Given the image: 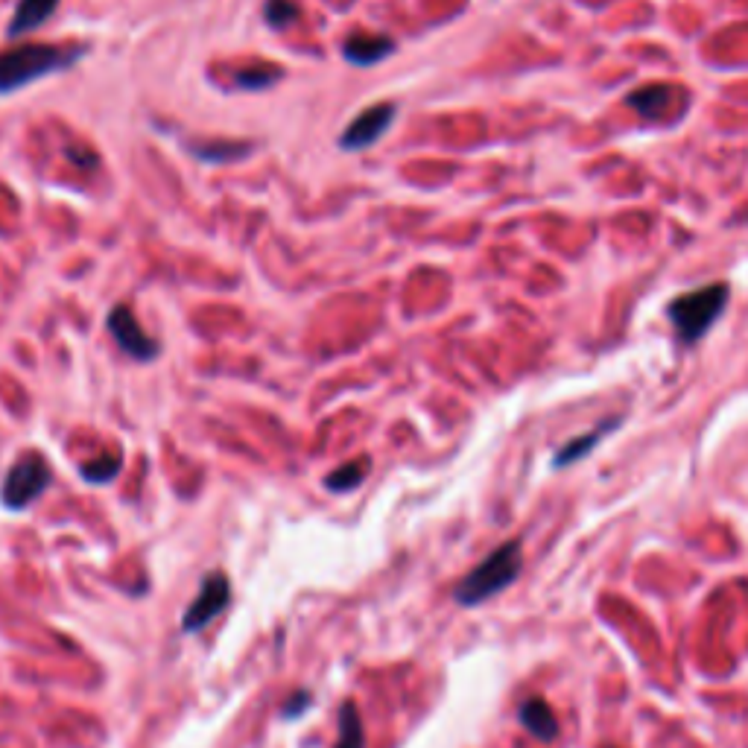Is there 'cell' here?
Instances as JSON below:
<instances>
[{"instance_id":"13","label":"cell","mask_w":748,"mask_h":748,"mask_svg":"<svg viewBox=\"0 0 748 748\" xmlns=\"http://www.w3.org/2000/svg\"><path fill=\"white\" fill-rule=\"evenodd\" d=\"M366 746V734H363V722L360 713L351 702H345L339 708V740L337 748H363Z\"/></svg>"},{"instance_id":"18","label":"cell","mask_w":748,"mask_h":748,"mask_svg":"<svg viewBox=\"0 0 748 748\" xmlns=\"http://www.w3.org/2000/svg\"><path fill=\"white\" fill-rule=\"evenodd\" d=\"M602 430L605 427H599L594 433H588V436H579V439H573L570 445L564 450H559V456H556V465H570V462H576L579 456H585L588 450L594 448L599 442V436H602Z\"/></svg>"},{"instance_id":"11","label":"cell","mask_w":748,"mask_h":748,"mask_svg":"<svg viewBox=\"0 0 748 748\" xmlns=\"http://www.w3.org/2000/svg\"><path fill=\"white\" fill-rule=\"evenodd\" d=\"M281 68L278 65H269V62H252V65H246V68H240L237 74H234V82H237V88H246V91H263V88H269V85H275L278 79H281Z\"/></svg>"},{"instance_id":"19","label":"cell","mask_w":748,"mask_h":748,"mask_svg":"<svg viewBox=\"0 0 748 748\" xmlns=\"http://www.w3.org/2000/svg\"><path fill=\"white\" fill-rule=\"evenodd\" d=\"M307 705H310V693L301 690V693H296V699H290V705L284 708V716H299Z\"/></svg>"},{"instance_id":"17","label":"cell","mask_w":748,"mask_h":748,"mask_svg":"<svg viewBox=\"0 0 748 748\" xmlns=\"http://www.w3.org/2000/svg\"><path fill=\"white\" fill-rule=\"evenodd\" d=\"M670 94H673V91H670L667 85L643 88V91H637L635 97H632V106H635L637 112L655 114L661 106H667V97H670Z\"/></svg>"},{"instance_id":"4","label":"cell","mask_w":748,"mask_h":748,"mask_svg":"<svg viewBox=\"0 0 748 748\" xmlns=\"http://www.w3.org/2000/svg\"><path fill=\"white\" fill-rule=\"evenodd\" d=\"M53 480L50 465L41 453H24L9 471L0 488V500L9 512H24L30 503H36L38 497L47 491Z\"/></svg>"},{"instance_id":"16","label":"cell","mask_w":748,"mask_h":748,"mask_svg":"<svg viewBox=\"0 0 748 748\" xmlns=\"http://www.w3.org/2000/svg\"><path fill=\"white\" fill-rule=\"evenodd\" d=\"M196 158H202V161H234V158H243L246 155V144H196V147H190Z\"/></svg>"},{"instance_id":"8","label":"cell","mask_w":748,"mask_h":748,"mask_svg":"<svg viewBox=\"0 0 748 748\" xmlns=\"http://www.w3.org/2000/svg\"><path fill=\"white\" fill-rule=\"evenodd\" d=\"M395 50V41L389 36H351L345 44H342V56L351 62V65H363V68H372L380 59H386L389 53Z\"/></svg>"},{"instance_id":"10","label":"cell","mask_w":748,"mask_h":748,"mask_svg":"<svg viewBox=\"0 0 748 748\" xmlns=\"http://www.w3.org/2000/svg\"><path fill=\"white\" fill-rule=\"evenodd\" d=\"M56 6H59V0H18L15 15L9 21V38L27 36V33L38 30L44 21H50Z\"/></svg>"},{"instance_id":"1","label":"cell","mask_w":748,"mask_h":748,"mask_svg":"<svg viewBox=\"0 0 748 748\" xmlns=\"http://www.w3.org/2000/svg\"><path fill=\"white\" fill-rule=\"evenodd\" d=\"M79 47L56 44H21L0 53V94H12L36 79L71 68L79 59Z\"/></svg>"},{"instance_id":"12","label":"cell","mask_w":748,"mask_h":748,"mask_svg":"<svg viewBox=\"0 0 748 748\" xmlns=\"http://www.w3.org/2000/svg\"><path fill=\"white\" fill-rule=\"evenodd\" d=\"M369 468H372L369 456H360V459H354V462H345L342 468L331 471V474L325 477V486L331 488V491H354V488L366 480Z\"/></svg>"},{"instance_id":"2","label":"cell","mask_w":748,"mask_h":748,"mask_svg":"<svg viewBox=\"0 0 748 748\" xmlns=\"http://www.w3.org/2000/svg\"><path fill=\"white\" fill-rule=\"evenodd\" d=\"M524 567V553H521V541H506L500 544L494 553H488L453 591V599L465 608H474L486 599L497 597L500 591H506Z\"/></svg>"},{"instance_id":"6","label":"cell","mask_w":748,"mask_h":748,"mask_svg":"<svg viewBox=\"0 0 748 748\" xmlns=\"http://www.w3.org/2000/svg\"><path fill=\"white\" fill-rule=\"evenodd\" d=\"M109 331H112V337L117 339V345L129 354V357H135L138 363H150L152 357H158V342L141 328V322L135 319V313L126 307V304H117L112 307V313H109Z\"/></svg>"},{"instance_id":"15","label":"cell","mask_w":748,"mask_h":748,"mask_svg":"<svg viewBox=\"0 0 748 748\" xmlns=\"http://www.w3.org/2000/svg\"><path fill=\"white\" fill-rule=\"evenodd\" d=\"M263 18L269 27L284 30L287 24H293L299 18V6L293 0H266L263 3Z\"/></svg>"},{"instance_id":"7","label":"cell","mask_w":748,"mask_h":748,"mask_svg":"<svg viewBox=\"0 0 748 748\" xmlns=\"http://www.w3.org/2000/svg\"><path fill=\"white\" fill-rule=\"evenodd\" d=\"M392 120H395V106H392V103H377V106L366 109L363 114H357V117L345 126V132H342V138H339V147L348 152L372 147V144H377V141L386 135V129L392 126Z\"/></svg>"},{"instance_id":"3","label":"cell","mask_w":748,"mask_h":748,"mask_svg":"<svg viewBox=\"0 0 748 748\" xmlns=\"http://www.w3.org/2000/svg\"><path fill=\"white\" fill-rule=\"evenodd\" d=\"M725 301H728V287L725 284L699 287V290H690V293L678 296L670 304V319H673L678 337L684 342H696L716 322Z\"/></svg>"},{"instance_id":"9","label":"cell","mask_w":748,"mask_h":748,"mask_svg":"<svg viewBox=\"0 0 748 748\" xmlns=\"http://www.w3.org/2000/svg\"><path fill=\"white\" fill-rule=\"evenodd\" d=\"M521 725H524L526 731L532 734V737H538L541 743H550V740H556V734H559V722H556V713L553 708L544 702V699H526L524 705H521Z\"/></svg>"},{"instance_id":"5","label":"cell","mask_w":748,"mask_h":748,"mask_svg":"<svg viewBox=\"0 0 748 748\" xmlns=\"http://www.w3.org/2000/svg\"><path fill=\"white\" fill-rule=\"evenodd\" d=\"M228 599H231V582L225 573H208L202 579V588L196 599L187 605L185 620H182V632L193 635V632H202L211 620H217L228 608Z\"/></svg>"},{"instance_id":"14","label":"cell","mask_w":748,"mask_h":748,"mask_svg":"<svg viewBox=\"0 0 748 748\" xmlns=\"http://www.w3.org/2000/svg\"><path fill=\"white\" fill-rule=\"evenodd\" d=\"M120 468H123V459H120V453H103L100 459H94V462H85L82 468H79V474L88 480V483H94V486H103V483H112L114 477L120 474Z\"/></svg>"}]
</instances>
